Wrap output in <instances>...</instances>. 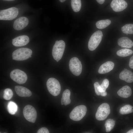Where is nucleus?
I'll use <instances>...</instances> for the list:
<instances>
[{
  "label": "nucleus",
  "instance_id": "nucleus-23",
  "mask_svg": "<svg viewBox=\"0 0 133 133\" xmlns=\"http://www.w3.org/2000/svg\"><path fill=\"white\" fill-rule=\"evenodd\" d=\"M133 53V51L131 50L124 49L118 50L116 54L119 56L125 57L131 55Z\"/></svg>",
  "mask_w": 133,
  "mask_h": 133
},
{
  "label": "nucleus",
  "instance_id": "nucleus-17",
  "mask_svg": "<svg viewBox=\"0 0 133 133\" xmlns=\"http://www.w3.org/2000/svg\"><path fill=\"white\" fill-rule=\"evenodd\" d=\"M118 45L121 47L130 48L133 46V42L129 38L123 37L119 38L117 41Z\"/></svg>",
  "mask_w": 133,
  "mask_h": 133
},
{
  "label": "nucleus",
  "instance_id": "nucleus-14",
  "mask_svg": "<svg viewBox=\"0 0 133 133\" xmlns=\"http://www.w3.org/2000/svg\"><path fill=\"white\" fill-rule=\"evenodd\" d=\"M119 78L127 83H131L133 82V73L130 70L124 68L120 73Z\"/></svg>",
  "mask_w": 133,
  "mask_h": 133
},
{
  "label": "nucleus",
  "instance_id": "nucleus-34",
  "mask_svg": "<svg viewBox=\"0 0 133 133\" xmlns=\"http://www.w3.org/2000/svg\"><path fill=\"white\" fill-rule=\"evenodd\" d=\"M127 133H133V129L129 130Z\"/></svg>",
  "mask_w": 133,
  "mask_h": 133
},
{
  "label": "nucleus",
  "instance_id": "nucleus-13",
  "mask_svg": "<svg viewBox=\"0 0 133 133\" xmlns=\"http://www.w3.org/2000/svg\"><path fill=\"white\" fill-rule=\"evenodd\" d=\"M29 41V37L26 35H22L12 39V43L16 47H20L27 44Z\"/></svg>",
  "mask_w": 133,
  "mask_h": 133
},
{
  "label": "nucleus",
  "instance_id": "nucleus-29",
  "mask_svg": "<svg viewBox=\"0 0 133 133\" xmlns=\"http://www.w3.org/2000/svg\"><path fill=\"white\" fill-rule=\"evenodd\" d=\"M99 83L97 82H95L94 84L95 93L98 96L100 95V92L99 91Z\"/></svg>",
  "mask_w": 133,
  "mask_h": 133
},
{
  "label": "nucleus",
  "instance_id": "nucleus-2",
  "mask_svg": "<svg viewBox=\"0 0 133 133\" xmlns=\"http://www.w3.org/2000/svg\"><path fill=\"white\" fill-rule=\"evenodd\" d=\"M32 51L30 49L22 48L18 49L13 52V59L17 61H23L28 59L32 54Z\"/></svg>",
  "mask_w": 133,
  "mask_h": 133
},
{
  "label": "nucleus",
  "instance_id": "nucleus-28",
  "mask_svg": "<svg viewBox=\"0 0 133 133\" xmlns=\"http://www.w3.org/2000/svg\"><path fill=\"white\" fill-rule=\"evenodd\" d=\"M109 85V81L107 79H104L101 84L99 86V89L100 92L105 91L106 89L108 87Z\"/></svg>",
  "mask_w": 133,
  "mask_h": 133
},
{
  "label": "nucleus",
  "instance_id": "nucleus-33",
  "mask_svg": "<svg viewBox=\"0 0 133 133\" xmlns=\"http://www.w3.org/2000/svg\"><path fill=\"white\" fill-rule=\"evenodd\" d=\"M100 4H103L105 2V0H96Z\"/></svg>",
  "mask_w": 133,
  "mask_h": 133
},
{
  "label": "nucleus",
  "instance_id": "nucleus-3",
  "mask_svg": "<svg viewBox=\"0 0 133 133\" xmlns=\"http://www.w3.org/2000/svg\"><path fill=\"white\" fill-rule=\"evenodd\" d=\"M46 85L48 91L53 96H56L60 93L61 85L58 81L55 78H51L48 79Z\"/></svg>",
  "mask_w": 133,
  "mask_h": 133
},
{
  "label": "nucleus",
  "instance_id": "nucleus-27",
  "mask_svg": "<svg viewBox=\"0 0 133 133\" xmlns=\"http://www.w3.org/2000/svg\"><path fill=\"white\" fill-rule=\"evenodd\" d=\"M13 95V92L10 89L7 88L4 90L3 97L5 100H10L12 98Z\"/></svg>",
  "mask_w": 133,
  "mask_h": 133
},
{
  "label": "nucleus",
  "instance_id": "nucleus-22",
  "mask_svg": "<svg viewBox=\"0 0 133 133\" xmlns=\"http://www.w3.org/2000/svg\"><path fill=\"white\" fill-rule=\"evenodd\" d=\"M71 5L72 8L74 12H78L81 6V0H71Z\"/></svg>",
  "mask_w": 133,
  "mask_h": 133
},
{
  "label": "nucleus",
  "instance_id": "nucleus-31",
  "mask_svg": "<svg viewBox=\"0 0 133 133\" xmlns=\"http://www.w3.org/2000/svg\"><path fill=\"white\" fill-rule=\"evenodd\" d=\"M129 66L130 68L133 69V55L130 59Z\"/></svg>",
  "mask_w": 133,
  "mask_h": 133
},
{
  "label": "nucleus",
  "instance_id": "nucleus-32",
  "mask_svg": "<svg viewBox=\"0 0 133 133\" xmlns=\"http://www.w3.org/2000/svg\"><path fill=\"white\" fill-rule=\"evenodd\" d=\"M107 94V93L106 91L102 92H100V95H101L102 96H106Z\"/></svg>",
  "mask_w": 133,
  "mask_h": 133
},
{
  "label": "nucleus",
  "instance_id": "nucleus-26",
  "mask_svg": "<svg viewBox=\"0 0 133 133\" xmlns=\"http://www.w3.org/2000/svg\"><path fill=\"white\" fill-rule=\"evenodd\" d=\"M115 125V121L112 119H109L105 121V126L107 132H110L114 128Z\"/></svg>",
  "mask_w": 133,
  "mask_h": 133
},
{
  "label": "nucleus",
  "instance_id": "nucleus-15",
  "mask_svg": "<svg viewBox=\"0 0 133 133\" xmlns=\"http://www.w3.org/2000/svg\"><path fill=\"white\" fill-rule=\"evenodd\" d=\"M15 89L16 94L20 97H28L32 95V92L23 86H16Z\"/></svg>",
  "mask_w": 133,
  "mask_h": 133
},
{
  "label": "nucleus",
  "instance_id": "nucleus-35",
  "mask_svg": "<svg viewBox=\"0 0 133 133\" xmlns=\"http://www.w3.org/2000/svg\"><path fill=\"white\" fill-rule=\"evenodd\" d=\"M61 2H64L66 0H59Z\"/></svg>",
  "mask_w": 133,
  "mask_h": 133
},
{
  "label": "nucleus",
  "instance_id": "nucleus-4",
  "mask_svg": "<svg viewBox=\"0 0 133 133\" xmlns=\"http://www.w3.org/2000/svg\"><path fill=\"white\" fill-rule=\"evenodd\" d=\"M87 110L86 107L84 105H81L76 106L70 113L69 117L73 120L79 121L85 115Z\"/></svg>",
  "mask_w": 133,
  "mask_h": 133
},
{
  "label": "nucleus",
  "instance_id": "nucleus-25",
  "mask_svg": "<svg viewBox=\"0 0 133 133\" xmlns=\"http://www.w3.org/2000/svg\"><path fill=\"white\" fill-rule=\"evenodd\" d=\"M122 32L126 34H133V24L125 25L121 28Z\"/></svg>",
  "mask_w": 133,
  "mask_h": 133
},
{
  "label": "nucleus",
  "instance_id": "nucleus-21",
  "mask_svg": "<svg viewBox=\"0 0 133 133\" xmlns=\"http://www.w3.org/2000/svg\"><path fill=\"white\" fill-rule=\"evenodd\" d=\"M7 108L9 113L11 115L15 114L17 111V105L12 101H10L8 103Z\"/></svg>",
  "mask_w": 133,
  "mask_h": 133
},
{
  "label": "nucleus",
  "instance_id": "nucleus-12",
  "mask_svg": "<svg viewBox=\"0 0 133 133\" xmlns=\"http://www.w3.org/2000/svg\"><path fill=\"white\" fill-rule=\"evenodd\" d=\"M28 23L29 20L27 17H20L14 21L13 27L16 30H21L26 27Z\"/></svg>",
  "mask_w": 133,
  "mask_h": 133
},
{
  "label": "nucleus",
  "instance_id": "nucleus-20",
  "mask_svg": "<svg viewBox=\"0 0 133 133\" xmlns=\"http://www.w3.org/2000/svg\"><path fill=\"white\" fill-rule=\"evenodd\" d=\"M111 21L109 19L102 20L97 22L96 25L97 28L102 29L107 27L111 24Z\"/></svg>",
  "mask_w": 133,
  "mask_h": 133
},
{
  "label": "nucleus",
  "instance_id": "nucleus-1",
  "mask_svg": "<svg viewBox=\"0 0 133 133\" xmlns=\"http://www.w3.org/2000/svg\"><path fill=\"white\" fill-rule=\"evenodd\" d=\"M65 47V44L63 40H57L55 41L53 47L52 54L54 59L57 62L62 58Z\"/></svg>",
  "mask_w": 133,
  "mask_h": 133
},
{
  "label": "nucleus",
  "instance_id": "nucleus-6",
  "mask_svg": "<svg viewBox=\"0 0 133 133\" xmlns=\"http://www.w3.org/2000/svg\"><path fill=\"white\" fill-rule=\"evenodd\" d=\"M18 13L17 8L13 7L0 11V19L3 20H11L17 16Z\"/></svg>",
  "mask_w": 133,
  "mask_h": 133
},
{
  "label": "nucleus",
  "instance_id": "nucleus-30",
  "mask_svg": "<svg viewBox=\"0 0 133 133\" xmlns=\"http://www.w3.org/2000/svg\"><path fill=\"white\" fill-rule=\"evenodd\" d=\"M37 133H49V131L46 128L43 127L39 129Z\"/></svg>",
  "mask_w": 133,
  "mask_h": 133
},
{
  "label": "nucleus",
  "instance_id": "nucleus-10",
  "mask_svg": "<svg viewBox=\"0 0 133 133\" xmlns=\"http://www.w3.org/2000/svg\"><path fill=\"white\" fill-rule=\"evenodd\" d=\"M70 70L74 75L78 76L82 70V65L81 62L77 57H73L70 60L69 63Z\"/></svg>",
  "mask_w": 133,
  "mask_h": 133
},
{
  "label": "nucleus",
  "instance_id": "nucleus-24",
  "mask_svg": "<svg viewBox=\"0 0 133 133\" xmlns=\"http://www.w3.org/2000/svg\"><path fill=\"white\" fill-rule=\"evenodd\" d=\"M133 106L131 105H125L120 108V113L122 115H125L132 113L133 112Z\"/></svg>",
  "mask_w": 133,
  "mask_h": 133
},
{
  "label": "nucleus",
  "instance_id": "nucleus-5",
  "mask_svg": "<svg viewBox=\"0 0 133 133\" xmlns=\"http://www.w3.org/2000/svg\"><path fill=\"white\" fill-rule=\"evenodd\" d=\"M103 36L102 32L100 30L96 31L92 35L88 43L90 50H94L97 48L102 40Z\"/></svg>",
  "mask_w": 133,
  "mask_h": 133
},
{
  "label": "nucleus",
  "instance_id": "nucleus-9",
  "mask_svg": "<svg viewBox=\"0 0 133 133\" xmlns=\"http://www.w3.org/2000/svg\"><path fill=\"white\" fill-rule=\"evenodd\" d=\"M23 114L27 120L32 123H35L37 117V112L33 106L30 105H26L23 109Z\"/></svg>",
  "mask_w": 133,
  "mask_h": 133
},
{
  "label": "nucleus",
  "instance_id": "nucleus-11",
  "mask_svg": "<svg viewBox=\"0 0 133 133\" xmlns=\"http://www.w3.org/2000/svg\"><path fill=\"white\" fill-rule=\"evenodd\" d=\"M110 6L114 11L118 12L126 9L127 7L128 4L124 0H113Z\"/></svg>",
  "mask_w": 133,
  "mask_h": 133
},
{
  "label": "nucleus",
  "instance_id": "nucleus-8",
  "mask_svg": "<svg viewBox=\"0 0 133 133\" xmlns=\"http://www.w3.org/2000/svg\"><path fill=\"white\" fill-rule=\"evenodd\" d=\"M110 112L109 105L106 103H103L98 108L95 115L96 118L98 120H103L107 117Z\"/></svg>",
  "mask_w": 133,
  "mask_h": 133
},
{
  "label": "nucleus",
  "instance_id": "nucleus-16",
  "mask_svg": "<svg viewBox=\"0 0 133 133\" xmlns=\"http://www.w3.org/2000/svg\"><path fill=\"white\" fill-rule=\"evenodd\" d=\"M114 66V64L113 62L110 61H107L100 66L98 72L100 74L108 73L113 69Z\"/></svg>",
  "mask_w": 133,
  "mask_h": 133
},
{
  "label": "nucleus",
  "instance_id": "nucleus-7",
  "mask_svg": "<svg viewBox=\"0 0 133 133\" xmlns=\"http://www.w3.org/2000/svg\"><path fill=\"white\" fill-rule=\"evenodd\" d=\"M10 77L14 81L19 84L25 83L27 79L26 74L18 69L12 70L10 73Z\"/></svg>",
  "mask_w": 133,
  "mask_h": 133
},
{
  "label": "nucleus",
  "instance_id": "nucleus-18",
  "mask_svg": "<svg viewBox=\"0 0 133 133\" xmlns=\"http://www.w3.org/2000/svg\"><path fill=\"white\" fill-rule=\"evenodd\" d=\"M117 94L121 97L127 98L131 96L132 94V91L130 87L126 85L119 90L117 92Z\"/></svg>",
  "mask_w": 133,
  "mask_h": 133
},
{
  "label": "nucleus",
  "instance_id": "nucleus-19",
  "mask_svg": "<svg viewBox=\"0 0 133 133\" xmlns=\"http://www.w3.org/2000/svg\"><path fill=\"white\" fill-rule=\"evenodd\" d=\"M70 92L69 90L66 89L64 91L61 101L62 105H64L66 106L70 103Z\"/></svg>",
  "mask_w": 133,
  "mask_h": 133
},
{
  "label": "nucleus",
  "instance_id": "nucleus-36",
  "mask_svg": "<svg viewBox=\"0 0 133 133\" xmlns=\"http://www.w3.org/2000/svg\"><path fill=\"white\" fill-rule=\"evenodd\" d=\"M5 0V1H13V0Z\"/></svg>",
  "mask_w": 133,
  "mask_h": 133
}]
</instances>
